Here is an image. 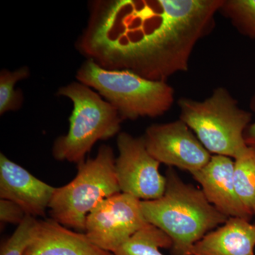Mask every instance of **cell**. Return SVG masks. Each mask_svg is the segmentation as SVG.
Here are the masks:
<instances>
[{
  "mask_svg": "<svg viewBox=\"0 0 255 255\" xmlns=\"http://www.w3.org/2000/svg\"><path fill=\"white\" fill-rule=\"evenodd\" d=\"M172 248L171 238L162 230L147 224L128 240L114 255H164L161 248Z\"/></svg>",
  "mask_w": 255,
  "mask_h": 255,
  "instance_id": "14",
  "label": "cell"
},
{
  "mask_svg": "<svg viewBox=\"0 0 255 255\" xmlns=\"http://www.w3.org/2000/svg\"><path fill=\"white\" fill-rule=\"evenodd\" d=\"M142 137L150 155L169 167L191 174L205 167L211 159V153L181 119L151 125Z\"/></svg>",
  "mask_w": 255,
  "mask_h": 255,
  "instance_id": "9",
  "label": "cell"
},
{
  "mask_svg": "<svg viewBox=\"0 0 255 255\" xmlns=\"http://www.w3.org/2000/svg\"><path fill=\"white\" fill-rule=\"evenodd\" d=\"M179 119L187 124L210 153L236 159L248 148L244 134L252 114L243 110L224 87L204 101L182 97Z\"/></svg>",
  "mask_w": 255,
  "mask_h": 255,
  "instance_id": "4",
  "label": "cell"
},
{
  "mask_svg": "<svg viewBox=\"0 0 255 255\" xmlns=\"http://www.w3.org/2000/svg\"><path fill=\"white\" fill-rule=\"evenodd\" d=\"M200 184L208 201L228 218L251 221L253 215L246 209L236 192L234 161L227 156L215 155L202 169L191 173Z\"/></svg>",
  "mask_w": 255,
  "mask_h": 255,
  "instance_id": "11",
  "label": "cell"
},
{
  "mask_svg": "<svg viewBox=\"0 0 255 255\" xmlns=\"http://www.w3.org/2000/svg\"><path fill=\"white\" fill-rule=\"evenodd\" d=\"M112 147L102 145L95 158L78 164V174L66 185L56 188L50 201L52 219L85 232L89 214L107 198L121 192Z\"/></svg>",
  "mask_w": 255,
  "mask_h": 255,
  "instance_id": "6",
  "label": "cell"
},
{
  "mask_svg": "<svg viewBox=\"0 0 255 255\" xmlns=\"http://www.w3.org/2000/svg\"><path fill=\"white\" fill-rule=\"evenodd\" d=\"M27 216L22 208L13 201H0V221L4 223L20 224Z\"/></svg>",
  "mask_w": 255,
  "mask_h": 255,
  "instance_id": "19",
  "label": "cell"
},
{
  "mask_svg": "<svg viewBox=\"0 0 255 255\" xmlns=\"http://www.w3.org/2000/svg\"><path fill=\"white\" fill-rule=\"evenodd\" d=\"M251 107L255 112V95L254 98L252 101ZM244 137L246 145L255 150V122L250 124L248 127L247 128L246 132H245Z\"/></svg>",
  "mask_w": 255,
  "mask_h": 255,
  "instance_id": "20",
  "label": "cell"
},
{
  "mask_svg": "<svg viewBox=\"0 0 255 255\" xmlns=\"http://www.w3.org/2000/svg\"><path fill=\"white\" fill-rule=\"evenodd\" d=\"M76 79L113 106L124 121L160 117L174 102V90L167 82L148 80L129 70H109L90 59L79 68Z\"/></svg>",
  "mask_w": 255,
  "mask_h": 255,
  "instance_id": "3",
  "label": "cell"
},
{
  "mask_svg": "<svg viewBox=\"0 0 255 255\" xmlns=\"http://www.w3.org/2000/svg\"><path fill=\"white\" fill-rule=\"evenodd\" d=\"M234 182L241 202L255 216V150L248 147L234 160Z\"/></svg>",
  "mask_w": 255,
  "mask_h": 255,
  "instance_id": "15",
  "label": "cell"
},
{
  "mask_svg": "<svg viewBox=\"0 0 255 255\" xmlns=\"http://www.w3.org/2000/svg\"><path fill=\"white\" fill-rule=\"evenodd\" d=\"M24 255H114L94 244L85 233L70 231L53 219L39 221Z\"/></svg>",
  "mask_w": 255,
  "mask_h": 255,
  "instance_id": "12",
  "label": "cell"
},
{
  "mask_svg": "<svg viewBox=\"0 0 255 255\" xmlns=\"http://www.w3.org/2000/svg\"><path fill=\"white\" fill-rule=\"evenodd\" d=\"M147 224L141 200L120 192L101 201L89 214L85 233L101 249L114 253Z\"/></svg>",
  "mask_w": 255,
  "mask_h": 255,
  "instance_id": "7",
  "label": "cell"
},
{
  "mask_svg": "<svg viewBox=\"0 0 255 255\" xmlns=\"http://www.w3.org/2000/svg\"><path fill=\"white\" fill-rule=\"evenodd\" d=\"M223 1H92L76 49L102 68L167 82L187 71L194 47L214 28Z\"/></svg>",
  "mask_w": 255,
  "mask_h": 255,
  "instance_id": "1",
  "label": "cell"
},
{
  "mask_svg": "<svg viewBox=\"0 0 255 255\" xmlns=\"http://www.w3.org/2000/svg\"><path fill=\"white\" fill-rule=\"evenodd\" d=\"M30 70L23 66L15 70L3 69L0 72V115L19 110L23 105V95L15 85L18 81L28 78Z\"/></svg>",
  "mask_w": 255,
  "mask_h": 255,
  "instance_id": "16",
  "label": "cell"
},
{
  "mask_svg": "<svg viewBox=\"0 0 255 255\" xmlns=\"http://www.w3.org/2000/svg\"><path fill=\"white\" fill-rule=\"evenodd\" d=\"M56 188L0 154V197L16 203L26 215L44 216Z\"/></svg>",
  "mask_w": 255,
  "mask_h": 255,
  "instance_id": "10",
  "label": "cell"
},
{
  "mask_svg": "<svg viewBox=\"0 0 255 255\" xmlns=\"http://www.w3.org/2000/svg\"><path fill=\"white\" fill-rule=\"evenodd\" d=\"M117 147L115 169L121 192L141 201L155 200L163 195L165 176L159 172L160 162L147 151L142 137L119 132Z\"/></svg>",
  "mask_w": 255,
  "mask_h": 255,
  "instance_id": "8",
  "label": "cell"
},
{
  "mask_svg": "<svg viewBox=\"0 0 255 255\" xmlns=\"http://www.w3.org/2000/svg\"><path fill=\"white\" fill-rule=\"evenodd\" d=\"M219 12L242 34L255 38V0H224Z\"/></svg>",
  "mask_w": 255,
  "mask_h": 255,
  "instance_id": "17",
  "label": "cell"
},
{
  "mask_svg": "<svg viewBox=\"0 0 255 255\" xmlns=\"http://www.w3.org/2000/svg\"><path fill=\"white\" fill-rule=\"evenodd\" d=\"M255 224L229 218L193 246L188 255H255Z\"/></svg>",
  "mask_w": 255,
  "mask_h": 255,
  "instance_id": "13",
  "label": "cell"
},
{
  "mask_svg": "<svg viewBox=\"0 0 255 255\" xmlns=\"http://www.w3.org/2000/svg\"><path fill=\"white\" fill-rule=\"evenodd\" d=\"M165 177L163 195L141 201L142 213L147 223L171 238L174 255H188L198 241L229 218L208 201L202 190L184 182L172 167Z\"/></svg>",
  "mask_w": 255,
  "mask_h": 255,
  "instance_id": "2",
  "label": "cell"
},
{
  "mask_svg": "<svg viewBox=\"0 0 255 255\" xmlns=\"http://www.w3.org/2000/svg\"><path fill=\"white\" fill-rule=\"evenodd\" d=\"M38 223L36 218L27 215L14 233L1 245L0 255H24L33 241Z\"/></svg>",
  "mask_w": 255,
  "mask_h": 255,
  "instance_id": "18",
  "label": "cell"
},
{
  "mask_svg": "<svg viewBox=\"0 0 255 255\" xmlns=\"http://www.w3.org/2000/svg\"><path fill=\"white\" fill-rule=\"evenodd\" d=\"M57 95L69 99L73 110L66 135L55 140L53 156L80 164L96 142L119 135L123 119L117 110L92 88L77 81L60 87Z\"/></svg>",
  "mask_w": 255,
  "mask_h": 255,
  "instance_id": "5",
  "label": "cell"
}]
</instances>
